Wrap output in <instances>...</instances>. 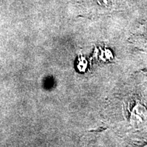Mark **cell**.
I'll use <instances>...</instances> for the list:
<instances>
[{
	"instance_id": "1",
	"label": "cell",
	"mask_w": 147,
	"mask_h": 147,
	"mask_svg": "<svg viewBox=\"0 0 147 147\" xmlns=\"http://www.w3.org/2000/svg\"><path fill=\"white\" fill-rule=\"evenodd\" d=\"M147 119V110L142 104L138 103L133 108L131 115V123L135 125L142 124Z\"/></svg>"
},
{
	"instance_id": "2",
	"label": "cell",
	"mask_w": 147,
	"mask_h": 147,
	"mask_svg": "<svg viewBox=\"0 0 147 147\" xmlns=\"http://www.w3.org/2000/svg\"><path fill=\"white\" fill-rule=\"evenodd\" d=\"M99 5L102 6L109 7L113 5L115 3L116 0H95Z\"/></svg>"
}]
</instances>
